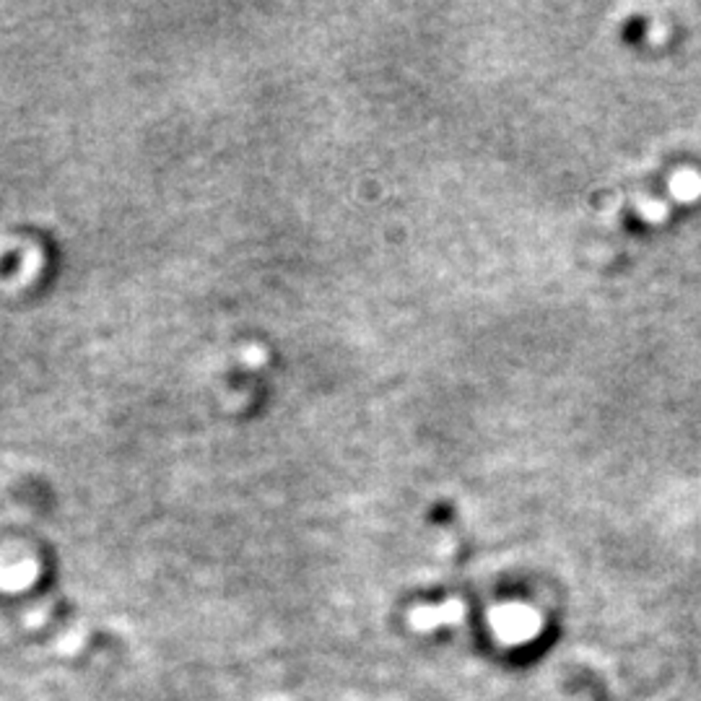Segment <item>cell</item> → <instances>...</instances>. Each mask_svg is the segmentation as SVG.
I'll return each instance as SVG.
<instances>
[{
    "label": "cell",
    "mask_w": 701,
    "mask_h": 701,
    "mask_svg": "<svg viewBox=\"0 0 701 701\" xmlns=\"http://www.w3.org/2000/svg\"><path fill=\"white\" fill-rule=\"evenodd\" d=\"M670 190H673V195H675L681 203H691V201H696L701 195V177L696 171H678V174H673V180H670Z\"/></svg>",
    "instance_id": "1"
},
{
    "label": "cell",
    "mask_w": 701,
    "mask_h": 701,
    "mask_svg": "<svg viewBox=\"0 0 701 701\" xmlns=\"http://www.w3.org/2000/svg\"><path fill=\"white\" fill-rule=\"evenodd\" d=\"M639 213L647 219V222H663L667 216V208L665 203H660V201H644V203H639Z\"/></svg>",
    "instance_id": "2"
}]
</instances>
